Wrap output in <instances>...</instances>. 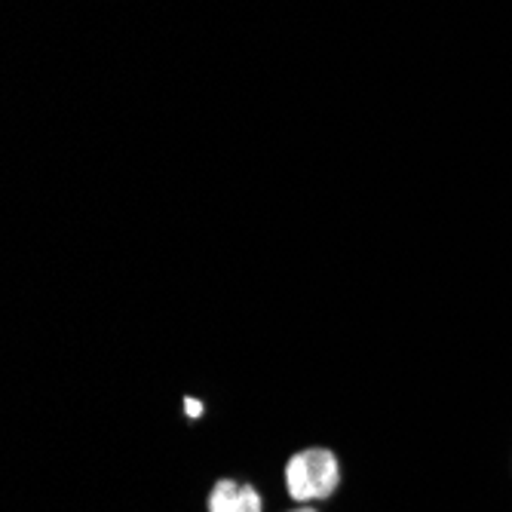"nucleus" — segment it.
<instances>
[{
    "instance_id": "1",
    "label": "nucleus",
    "mask_w": 512,
    "mask_h": 512,
    "mask_svg": "<svg viewBox=\"0 0 512 512\" xmlns=\"http://www.w3.org/2000/svg\"><path fill=\"white\" fill-rule=\"evenodd\" d=\"M338 482H341V467H338V457L329 448L298 451L286 463V488H289L292 500H298V503L332 497Z\"/></svg>"
},
{
    "instance_id": "2",
    "label": "nucleus",
    "mask_w": 512,
    "mask_h": 512,
    "mask_svg": "<svg viewBox=\"0 0 512 512\" xmlns=\"http://www.w3.org/2000/svg\"><path fill=\"white\" fill-rule=\"evenodd\" d=\"M209 512H261V494L234 479H221L209 494Z\"/></svg>"
},
{
    "instance_id": "3",
    "label": "nucleus",
    "mask_w": 512,
    "mask_h": 512,
    "mask_svg": "<svg viewBox=\"0 0 512 512\" xmlns=\"http://www.w3.org/2000/svg\"><path fill=\"white\" fill-rule=\"evenodd\" d=\"M184 405H188V414H194V417H200V414H203V408H200V402H197V399H188Z\"/></svg>"
},
{
    "instance_id": "4",
    "label": "nucleus",
    "mask_w": 512,
    "mask_h": 512,
    "mask_svg": "<svg viewBox=\"0 0 512 512\" xmlns=\"http://www.w3.org/2000/svg\"><path fill=\"white\" fill-rule=\"evenodd\" d=\"M292 512H316L313 506H298V509H292Z\"/></svg>"
}]
</instances>
